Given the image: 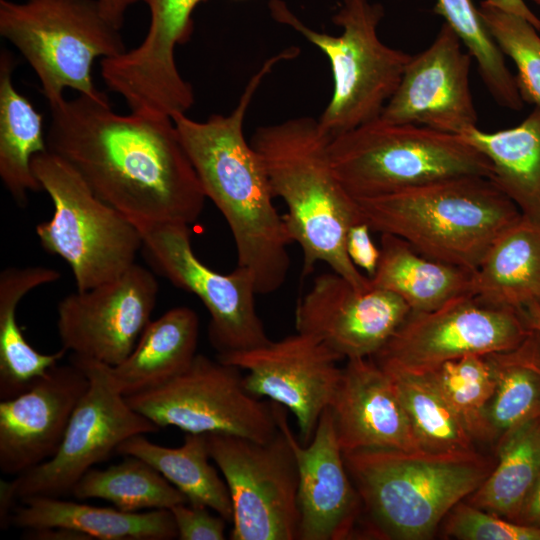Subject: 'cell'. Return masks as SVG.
Listing matches in <instances>:
<instances>
[{"instance_id": "cell-1", "label": "cell", "mask_w": 540, "mask_h": 540, "mask_svg": "<svg viewBox=\"0 0 540 540\" xmlns=\"http://www.w3.org/2000/svg\"><path fill=\"white\" fill-rule=\"evenodd\" d=\"M49 109L48 150L135 226L199 218L206 196L171 117L121 115L82 94Z\"/></svg>"}, {"instance_id": "cell-2", "label": "cell", "mask_w": 540, "mask_h": 540, "mask_svg": "<svg viewBox=\"0 0 540 540\" xmlns=\"http://www.w3.org/2000/svg\"><path fill=\"white\" fill-rule=\"evenodd\" d=\"M299 53V48L292 46L267 59L251 76L237 105L227 115L213 114L203 122L181 112L171 116L206 198L228 224L237 266L251 273L257 293L264 295L284 284L292 240L284 217L274 206L263 163L245 139L244 121L264 78L279 62Z\"/></svg>"}, {"instance_id": "cell-3", "label": "cell", "mask_w": 540, "mask_h": 540, "mask_svg": "<svg viewBox=\"0 0 540 540\" xmlns=\"http://www.w3.org/2000/svg\"><path fill=\"white\" fill-rule=\"evenodd\" d=\"M331 137L318 120L302 116L261 126L250 141L265 168L274 197L281 198L292 242L303 253V273L325 263L354 288L372 287L346 252L349 227L360 218L355 199L338 180L330 160Z\"/></svg>"}, {"instance_id": "cell-4", "label": "cell", "mask_w": 540, "mask_h": 540, "mask_svg": "<svg viewBox=\"0 0 540 540\" xmlns=\"http://www.w3.org/2000/svg\"><path fill=\"white\" fill-rule=\"evenodd\" d=\"M355 203L373 232L401 238L427 257L470 271L522 216L490 178L481 176L445 179Z\"/></svg>"}, {"instance_id": "cell-5", "label": "cell", "mask_w": 540, "mask_h": 540, "mask_svg": "<svg viewBox=\"0 0 540 540\" xmlns=\"http://www.w3.org/2000/svg\"><path fill=\"white\" fill-rule=\"evenodd\" d=\"M343 457L371 529L400 540L430 538L493 469L476 451L360 449L344 452Z\"/></svg>"}, {"instance_id": "cell-6", "label": "cell", "mask_w": 540, "mask_h": 540, "mask_svg": "<svg viewBox=\"0 0 540 540\" xmlns=\"http://www.w3.org/2000/svg\"><path fill=\"white\" fill-rule=\"evenodd\" d=\"M329 154L354 199L456 177L492 178L488 158L462 136L381 118L331 138Z\"/></svg>"}, {"instance_id": "cell-7", "label": "cell", "mask_w": 540, "mask_h": 540, "mask_svg": "<svg viewBox=\"0 0 540 540\" xmlns=\"http://www.w3.org/2000/svg\"><path fill=\"white\" fill-rule=\"evenodd\" d=\"M272 18L297 31L328 58L332 97L318 119L331 138L378 119L398 88L411 55L383 43L378 26L384 16L380 3L343 0L332 17L342 28L334 36L305 25L283 0H270Z\"/></svg>"}, {"instance_id": "cell-8", "label": "cell", "mask_w": 540, "mask_h": 540, "mask_svg": "<svg viewBox=\"0 0 540 540\" xmlns=\"http://www.w3.org/2000/svg\"><path fill=\"white\" fill-rule=\"evenodd\" d=\"M0 35L33 69L48 104L63 98L65 88L108 98L94 84V62L128 50L97 0H0Z\"/></svg>"}, {"instance_id": "cell-9", "label": "cell", "mask_w": 540, "mask_h": 540, "mask_svg": "<svg viewBox=\"0 0 540 540\" xmlns=\"http://www.w3.org/2000/svg\"><path fill=\"white\" fill-rule=\"evenodd\" d=\"M31 167L54 207L36 234L47 252L69 264L77 291L112 281L135 264L139 229L100 200L67 161L48 150L34 155Z\"/></svg>"}, {"instance_id": "cell-10", "label": "cell", "mask_w": 540, "mask_h": 540, "mask_svg": "<svg viewBox=\"0 0 540 540\" xmlns=\"http://www.w3.org/2000/svg\"><path fill=\"white\" fill-rule=\"evenodd\" d=\"M89 379V386L69 421L55 455L31 470L0 481V523L9 524L16 500L71 494L80 478L107 460L126 439L156 433L161 428L134 410L114 385L108 365L70 355Z\"/></svg>"}, {"instance_id": "cell-11", "label": "cell", "mask_w": 540, "mask_h": 540, "mask_svg": "<svg viewBox=\"0 0 540 540\" xmlns=\"http://www.w3.org/2000/svg\"><path fill=\"white\" fill-rule=\"evenodd\" d=\"M158 427L186 433L229 434L266 442L278 426L275 403L253 395L235 366L197 354L187 370L165 384L125 397Z\"/></svg>"}, {"instance_id": "cell-12", "label": "cell", "mask_w": 540, "mask_h": 540, "mask_svg": "<svg viewBox=\"0 0 540 540\" xmlns=\"http://www.w3.org/2000/svg\"><path fill=\"white\" fill-rule=\"evenodd\" d=\"M207 441L232 501L230 539H298V469L281 429L266 442L229 434H207Z\"/></svg>"}, {"instance_id": "cell-13", "label": "cell", "mask_w": 540, "mask_h": 540, "mask_svg": "<svg viewBox=\"0 0 540 540\" xmlns=\"http://www.w3.org/2000/svg\"><path fill=\"white\" fill-rule=\"evenodd\" d=\"M151 267L175 287L197 296L210 315L208 336L218 355L246 351L271 340L256 309L251 273L242 267L221 274L198 259L189 225L178 222L136 226Z\"/></svg>"}, {"instance_id": "cell-14", "label": "cell", "mask_w": 540, "mask_h": 540, "mask_svg": "<svg viewBox=\"0 0 540 540\" xmlns=\"http://www.w3.org/2000/svg\"><path fill=\"white\" fill-rule=\"evenodd\" d=\"M532 331L523 310L492 306L465 295L429 312L411 311L372 358L379 364L425 373L466 355L514 349Z\"/></svg>"}, {"instance_id": "cell-15", "label": "cell", "mask_w": 540, "mask_h": 540, "mask_svg": "<svg viewBox=\"0 0 540 540\" xmlns=\"http://www.w3.org/2000/svg\"><path fill=\"white\" fill-rule=\"evenodd\" d=\"M158 291L154 274L135 263L112 281L67 295L57 307L62 348L110 366L120 364L151 321Z\"/></svg>"}, {"instance_id": "cell-16", "label": "cell", "mask_w": 540, "mask_h": 540, "mask_svg": "<svg viewBox=\"0 0 540 540\" xmlns=\"http://www.w3.org/2000/svg\"><path fill=\"white\" fill-rule=\"evenodd\" d=\"M217 359L246 370L244 383L253 395L293 413L302 445L311 441L331 403L342 374L338 363L343 360L318 338L301 332Z\"/></svg>"}, {"instance_id": "cell-17", "label": "cell", "mask_w": 540, "mask_h": 540, "mask_svg": "<svg viewBox=\"0 0 540 540\" xmlns=\"http://www.w3.org/2000/svg\"><path fill=\"white\" fill-rule=\"evenodd\" d=\"M150 13L141 43L101 61L107 87L132 108L169 113L188 108L195 100L192 86L181 76L176 47L192 35V14L203 0H139Z\"/></svg>"}, {"instance_id": "cell-18", "label": "cell", "mask_w": 540, "mask_h": 540, "mask_svg": "<svg viewBox=\"0 0 540 540\" xmlns=\"http://www.w3.org/2000/svg\"><path fill=\"white\" fill-rule=\"evenodd\" d=\"M410 312L394 293L374 286L359 291L332 271L317 276L298 303L295 327L343 359L373 357Z\"/></svg>"}, {"instance_id": "cell-19", "label": "cell", "mask_w": 540, "mask_h": 540, "mask_svg": "<svg viewBox=\"0 0 540 540\" xmlns=\"http://www.w3.org/2000/svg\"><path fill=\"white\" fill-rule=\"evenodd\" d=\"M471 62L455 32L442 24L434 41L411 55L379 118L457 135L477 126L469 80Z\"/></svg>"}, {"instance_id": "cell-20", "label": "cell", "mask_w": 540, "mask_h": 540, "mask_svg": "<svg viewBox=\"0 0 540 540\" xmlns=\"http://www.w3.org/2000/svg\"><path fill=\"white\" fill-rule=\"evenodd\" d=\"M275 410L298 469V540L348 539L360 517L362 503L346 468L329 407L307 445H302L291 431L286 408L275 403Z\"/></svg>"}, {"instance_id": "cell-21", "label": "cell", "mask_w": 540, "mask_h": 540, "mask_svg": "<svg viewBox=\"0 0 540 540\" xmlns=\"http://www.w3.org/2000/svg\"><path fill=\"white\" fill-rule=\"evenodd\" d=\"M89 386L70 362L55 365L26 391L0 402V470L18 476L52 458Z\"/></svg>"}, {"instance_id": "cell-22", "label": "cell", "mask_w": 540, "mask_h": 540, "mask_svg": "<svg viewBox=\"0 0 540 540\" xmlns=\"http://www.w3.org/2000/svg\"><path fill=\"white\" fill-rule=\"evenodd\" d=\"M329 409L343 453L423 450L392 380L372 357L347 359Z\"/></svg>"}, {"instance_id": "cell-23", "label": "cell", "mask_w": 540, "mask_h": 540, "mask_svg": "<svg viewBox=\"0 0 540 540\" xmlns=\"http://www.w3.org/2000/svg\"><path fill=\"white\" fill-rule=\"evenodd\" d=\"M13 509L9 524L25 530L65 528L100 540H172L178 538L169 509L125 512L117 508L96 507L38 496L25 499Z\"/></svg>"}, {"instance_id": "cell-24", "label": "cell", "mask_w": 540, "mask_h": 540, "mask_svg": "<svg viewBox=\"0 0 540 540\" xmlns=\"http://www.w3.org/2000/svg\"><path fill=\"white\" fill-rule=\"evenodd\" d=\"M470 295L518 311L540 304V221L521 216L497 236L472 271Z\"/></svg>"}, {"instance_id": "cell-25", "label": "cell", "mask_w": 540, "mask_h": 540, "mask_svg": "<svg viewBox=\"0 0 540 540\" xmlns=\"http://www.w3.org/2000/svg\"><path fill=\"white\" fill-rule=\"evenodd\" d=\"M199 318L175 307L145 327L129 356L108 370L125 397L159 387L189 368L197 353Z\"/></svg>"}, {"instance_id": "cell-26", "label": "cell", "mask_w": 540, "mask_h": 540, "mask_svg": "<svg viewBox=\"0 0 540 540\" xmlns=\"http://www.w3.org/2000/svg\"><path fill=\"white\" fill-rule=\"evenodd\" d=\"M380 235L372 286L399 296L413 312H429L470 295L472 271L427 257L396 236Z\"/></svg>"}, {"instance_id": "cell-27", "label": "cell", "mask_w": 540, "mask_h": 540, "mask_svg": "<svg viewBox=\"0 0 540 540\" xmlns=\"http://www.w3.org/2000/svg\"><path fill=\"white\" fill-rule=\"evenodd\" d=\"M60 273L43 266L8 267L0 273V400L26 391L68 352L52 354L34 349L16 320L22 298L33 289L57 281Z\"/></svg>"}, {"instance_id": "cell-28", "label": "cell", "mask_w": 540, "mask_h": 540, "mask_svg": "<svg viewBox=\"0 0 540 540\" xmlns=\"http://www.w3.org/2000/svg\"><path fill=\"white\" fill-rule=\"evenodd\" d=\"M460 136L488 158L491 180L521 215L540 221V108L512 128L486 132L475 126Z\"/></svg>"}, {"instance_id": "cell-29", "label": "cell", "mask_w": 540, "mask_h": 540, "mask_svg": "<svg viewBox=\"0 0 540 540\" xmlns=\"http://www.w3.org/2000/svg\"><path fill=\"white\" fill-rule=\"evenodd\" d=\"M16 60L0 52V177L16 203L27 205L28 193L42 187L35 177L32 157L48 151L42 115L13 83Z\"/></svg>"}, {"instance_id": "cell-30", "label": "cell", "mask_w": 540, "mask_h": 540, "mask_svg": "<svg viewBox=\"0 0 540 540\" xmlns=\"http://www.w3.org/2000/svg\"><path fill=\"white\" fill-rule=\"evenodd\" d=\"M115 453L144 460L181 491L188 503L206 506L232 521L230 493L209 462L207 434L186 433L179 447L155 444L138 434L123 441Z\"/></svg>"}, {"instance_id": "cell-31", "label": "cell", "mask_w": 540, "mask_h": 540, "mask_svg": "<svg viewBox=\"0 0 540 540\" xmlns=\"http://www.w3.org/2000/svg\"><path fill=\"white\" fill-rule=\"evenodd\" d=\"M498 440V463L469 502L517 519L540 474V416L513 427Z\"/></svg>"}, {"instance_id": "cell-32", "label": "cell", "mask_w": 540, "mask_h": 540, "mask_svg": "<svg viewBox=\"0 0 540 540\" xmlns=\"http://www.w3.org/2000/svg\"><path fill=\"white\" fill-rule=\"evenodd\" d=\"M379 365L392 380L424 451H476L474 439L427 373L412 372L388 364Z\"/></svg>"}, {"instance_id": "cell-33", "label": "cell", "mask_w": 540, "mask_h": 540, "mask_svg": "<svg viewBox=\"0 0 540 540\" xmlns=\"http://www.w3.org/2000/svg\"><path fill=\"white\" fill-rule=\"evenodd\" d=\"M497 387L488 408L494 439L540 416V334H531L516 348L488 354Z\"/></svg>"}, {"instance_id": "cell-34", "label": "cell", "mask_w": 540, "mask_h": 540, "mask_svg": "<svg viewBox=\"0 0 540 540\" xmlns=\"http://www.w3.org/2000/svg\"><path fill=\"white\" fill-rule=\"evenodd\" d=\"M71 494L78 500L103 499L119 510L171 509L186 503L184 494L144 460L125 456L105 469L91 468L75 484Z\"/></svg>"}, {"instance_id": "cell-35", "label": "cell", "mask_w": 540, "mask_h": 540, "mask_svg": "<svg viewBox=\"0 0 540 540\" xmlns=\"http://www.w3.org/2000/svg\"><path fill=\"white\" fill-rule=\"evenodd\" d=\"M433 11L445 19L476 61L480 77L495 102L509 110H522L524 101L516 78L473 1L436 0Z\"/></svg>"}, {"instance_id": "cell-36", "label": "cell", "mask_w": 540, "mask_h": 540, "mask_svg": "<svg viewBox=\"0 0 540 540\" xmlns=\"http://www.w3.org/2000/svg\"><path fill=\"white\" fill-rule=\"evenodd\" d=\"M425 373L474 440L494 439L488 408L496 391L497 378L488 354H471L449 360Z\"/></svg>"}, {"instance_id": "cell-37", "label": "cell", "mask_w": 540, "mask_h": 540, "mask_svg": "<svg viewBox=\"0 0 540 540\" xmlns=\"http://www.w3.org/2000/svg\"><path fill=\"white\" fill-rule=\"evenodd\" d=\"M480 16L505 56L514 62L523 101L540 108V35L525 18L482 1Z\"/></svg>"}, {"instance_id": "cell-38", "label": "cell", "mask_w": 540, "mask_h": 540, "mask_svg": "<svg viewBox=\"0 0 540 540\" xmlns=\"http://www.w3.org/2000/svg\"><path fill=\"white\" fill-rule=\"evenodd\" d=\"M445 531L461 540H540V526L513 523L461 502L452 509Z\"/></svg>"}, {"instance_id": "cell-39", "label": "cell", "mask_w": 540, "mask_h": 540, "mask_svg": "<svg viewBox=\"0 0 540 540\" xmlns=\"http://www.w3.org/2000/svg\"><path fill=\"white\" fill-rule=\"evenodd\" d=\"M210 508L188 502L170 509L180 540H224L226 520Z\"/></svg>"}, {"instance_id": "cell-40", "label": "cell", "mask_w": 540, "mask_h": 540, "mask_svg": "<svg viewBox=\"0 0 540 540\" xmlns=\"http://www.w3.org/2000/svg\"><path fill=\"white\" fill-rule=\"evenodd\" d=\"M371 228L359 218L348 229L346 252L352 263L370 278L376 271L380 258V249L371 238Z\"/></svg>"}, {"instance_id": "cell-41", "label": "cell", "mask_w": 540, "mask_h": 540, "mask_svg": "<svg viewBox=\"0 0 540 540\" xmlns=\"http://www.w3.org/2000/svg\"><path fill=\"white\" fill-rule=\"evenodd\" d=\"M103 16L117 29L121 30L125 16L133 4L139 0H97Z\"/></svg>"}, {"instance_id": "cell-42", "label": "cell", "mask_w": 540, "mask_h": 540, "mask_svg": "<svg viewBox=\"0 0 540 540\" xmlns=\"http://www.w3.org/2000/svg\"><path fill=\"white\" fill-rule=\"evenodd\" d=\"M506 12L525 18L540 31V18L535 15L524 0H484Z\"/></svg>"}, {"instance_id": "cell-43", "label": "cell", "mask_w": 540, "mask_h": 540, "mask_svg": "<svg viewBox=\"0 0 540 540\" xmlns=\"http://www.w3.org/2000/svg\"><path fill=\"white\" fill-rule=\"evenodd\" d=\"M519 518L524 524L540 526V474L523 505Z\"/></svg>"}, {"instance_id": "cell-44", "label": "cell", "mask_w": 540, "mask_h": 540, "mask_svg": "<svg viewBox=\"0 0 540 540\" xmlns=\"http://www.w3.org/2000/svg\"><path fill=\"white\" fill-rule=\"evenodd\" d=\"M523 313L530 328L540 334V304L528 305L523 309Z\"/></svg>"}, {"instance_id": "cell-45", "label": "cell", "mask_w": 540, "mask_h": 540, "mask_svg": "<svg viewBox=\"0 0 540 540\" xmlns=\"http://www.w3.org/2000/svg\"><path fill=\"white\" fill-rule=\"evenodd\" d=\"M534 1L535 3H537L538 5H540V0H532Z\"/></svg>"}]
</instances>
